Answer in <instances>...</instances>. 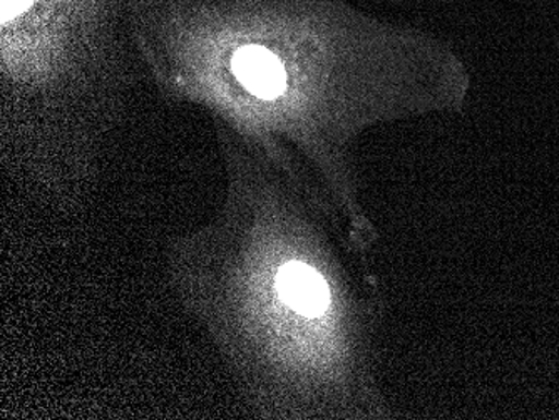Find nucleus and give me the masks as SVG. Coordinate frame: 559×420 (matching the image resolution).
<instances>
[{"label":"nucleus","instance_id":"obj_1","mask_svg":"<svg viewBox=\"0 0 559 420\" xmlns=\"http://www.w3.org/2000/svg\"><path fill=\"white\" fill-rule=\"evenodd\" d=\"M128 33L165 99L312 172L345 209L360 131L457 86L438 39L350 0H138Z\"/></svg>","mask_w":559,"mask_h":420},{"label":"nucleus","instance_id":"obj_2","mask_svg":"<svg viewBox=\"0 0 559 420\" xmlns=\"http://www.w3.org/2000/svg\"><path fill=\"white\" fill-rule=\"evenodd\" d=\"M225 172L215 218L168 244L169 281L253 406L347 399L357 312L319 231L309 181L213 121Z\"/></svg>","mask_w":559,"mask_h":420},{"label":"nucleus","instance_id":"obj_3","mask_svg":"<svg viewBox=\"0 0 559 420\" xmlns=\"http://www.w3.org/2000/svg\"><path fill=\"white\" fill-rule=\"evenodd\" d=\"M136 2L0 0V161L50 212H81L99 183L136 81Z\"/></svg>","mask_w":559,"mask_h":420}]
</instances>
